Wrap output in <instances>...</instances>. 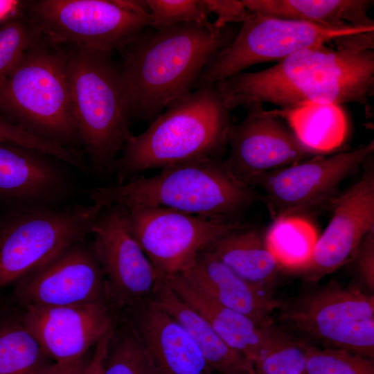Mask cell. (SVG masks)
<instances>
[{
	"label": "cell",
	"instance_id": "cell-1",
	"mask_svg": "<svg viewBox=\"0 0 374 374\" xmlns=\"http://www.w3.org/2000/svg\"><path fill=\"white\" fill-rule=\"evenodd\" d=\"M373 79L374 50L319 45L299 50L264 70L240 72L216 84L231 111L255 102L283 110L312 103L366 105Z\"/></svg>",
	"mask_w": 374,
	"mask_h": 374
},
{
	"label": "cell",
	"instance_id": "cell-2",
	"mask_svg": "<svg viewBox=\"0 0 374 374\" xmlns=\"http://www.w3.org/2000/svg\"><path fill=\"white\" fill-rule=\"evenodd\" d=\"M238 31L210 21L141 30L121 52L132 116L154 121L170 103L190 93L211 57Z\"/></svg>",
	"mask_w": 374,
	"mask_h": 374
},
{
	"label": "cell",
	"instance_id": "cell-3",
	"mask_svg": "<svg viewBox=\"0 0 374 374\" xmlns=\"http://www.w3.org/2000/svg\"><path fill=\"white\" fill-rule=\"evenodd\" d=\"M231 118L216 83L172 102L145 131L125 143L114 166L117 184L153 168L221 158L227 150Z\"/></svg>",
	"mask_w": 374,
	"mask_h": 374
},
{
	"label": "cell",
	"instance_id": "cell-4",
	"mask_svg": "<svg viewBox=\"0 0 374 374\" xmlns=\"http://www.w3.org/2000/svg\"><path fill=\"white\" fill-rule=\"evenodd\" d=\"M92 203L158 206L212 218L241 220L253 204L263 201L254 188L237 181L221 158L205 157L161 168L152 177L90 190ZM242 221V220H241Z\"/></svg>",
	"mask_w": 374,
	"mask_h": 374
},
{
	"label": "cell",
	"instance_id": "cell-5",
	"mask_svg": "<svg viewBox=\"0 0 374 374\" xmlns=\"http://www.w3.org/2000/svg\"><path fill=\"white\" fill-rule=\"evenodd\" d=\"M67 69L78 136L89 169L98 175L114 172L130 138V91L121 65L112 52L66 46Z\"/></svg>",
	"mask_w": 374,
	"mask_h": 374
},
{
	"label": "cell",
	"instance_id": "cell-6",
	"mask_svg": "<svg viewBox=\"0 0 374 374\" xmlns=\"http://www.w3.org/2000/svg\"><path fill=\"white\" fill-rule=\"evenodd\" d=\"M67 60L66 46L42 36L0 87V115L34 136L80 150Z\"/></svg>",
	"mask_w": 374,
	"mask_h": 374
},
{
	"label": "cell",
	"instance_id": "cell-7",
	"mask_svg": "<svg viewBox=\"0 0 374 374\" xmlns=\"http://www.w3.org/2000/svg\"><path fill=\"white\" fill-rule=\"evenodd\" d=\"M103 208L91 203L1 210L0 291L84 240Z\"/></svg>",
	"mask_w": 374,
	"mask_h": 374
},
{
	"label": "cell",
	"instance_id": "cell-8",
	"mask_svg": "<svg viewBox=\"0 0 374 374\" xmlns=\"http://www.w3.org/2000/svg\"><path fill=\"white\" fill-rule=\"evenodd\" d=\"M26 16L50 42L120 53L150 16L145 1L31 0Z\"/></svg>",
	"mask_w": 374,
	"mask_h": 374
},
{
	"label": "cell",
	"instance_id": "cell-9",
	"mask_svg": "<svg viewBox=\"0 0 374 374\" xmlns=\"http://www.w3.org/2000/svg\"><path fill=\"white\" fill-rule=\"evenodd\" d=\"M371 31L374 27L327 26L249 11L233 40L208 60L195 88L216 83L257 64L278 62L303 48Z\"/></svg>",
	"mask_w": 374,
	"mask_h": 374
},
{
	"label": "cell",
	"instance_id": "cell-10",
	"mask_svg": "<svg viewBox=\"0 0 374 374\" xmlns=\"http://www.w3.org/2000/svg\"><path fill=\"white\" fill-rule=\"evenodd\" d=\"M281 310L279 320L303 340L373 360V294L331 280L303 294Z\"/></svg>",
	"mask_w": 374,
	"mask_h": 374
},
{
	"label": "cell",
	"instance_id": "cell-11",
	"mask_svg": "<svg viewBox=\"0 0 374 374\" xmlns=\"http://www.w3.org/2000/svg\"><path fill=\"white\" fill-rule=\"evenodd\" d=\"M126 208L130 231L159 280L186 271L201 251L244 226L241 220L202 217L158 206Z\"/></svg>",
	"mask_w": 374,
	"mask_h": 374
},
{
	"label": "cell",
	"instance_id": "cell-12",
	"mask_svg": "<svg viewBox=\"0 0 374 374\" xmlns=\"http://www.w3.org/2000/svg\"><path fill=\"white\" fill-rule=\"evenodd\" d=\"M91 233L105 278L107 301L114 310L121 314L150 300L161 280L130 231L126 206L104 207Z\"/></svg>",
	"mask_w": 374,
	"mask_h": 374
},
{
	"label": "cell",
	"instance_id": "cell-13",
	"mask_svg": "<svg viewBox=\"0 0 374 374\" xmlns=\"http://www.w3.org/2000/svg\"><path fill=\"white\" fill-rule=\"evenodd\" d=\"M373 151L372 140L348 152L317 155L265 174L253 188L264 190L263 201L273 220L298 215L330 203L342 181Z\"/></svg>",
	"mask_w": 374,
	"mask_h": 374
},
{
	"label": "cell",
	"instance_id": "cell-14",
	"mask_svg": "<svg viewBox=\"0 0 374 374\" xmlns=\"http://www.w3.org/2000/svg\"><path fill=\"white\" fill-rule=\"evenodd\" d=\"M246 116L231 124L227 133L229 154L224 160L233 177L252 187L269 172L317 156L307 150L279 115L255 102Z\"/></svg>",
	"mask_w": 374,
	"mask_h": 374
},
{
	"label": "cell",
	"instance_id": "cell-15",
	"mask_svg": "<svg viewBox=\"0 0 374 374\" xmlns=\"http://www.w3.org/2000/svg\"><path fill=\"white\" fill-rule=\"evenodd\" d=\"M12 300L21 308L108 303L93 244L82 240L63 250L15 284Z\"/></svg>",
	"mask_w": 374,
	"mask_h": 374
},
{
	"label": "cell",
	"instance_id": "cell-16",
	"mask_svg": "<svg viewBox=\"0 0 374 374\" xmlns=\"http://www.w3.org/2000/svg\"><path fill=\"white\" fill-rule=\"evenodd\" d=\"M373 154L363 164L359 181L334 198L332 217L318 238L308 265L298 272L315 283L354 258L363 238L374 233V165Z\"/></svg>",
	"mask_w": 374,
	"mask_h": 374
},
{
	"label": "cell",
	"instance_id": "cell-17",
	"mask_svg": "<svg viewBox=\"0 0 374 374\" xmlns=\"http://www.w3.org/2000/svg\"><path fill=\"white\" fill-rule=\"evenodd\" d=\"M19 318L55 362L89 353L115 328L119 314L107 302L69 306H28Z\"/></svg>",
	"mask_w": 374,
	"mask_h": 374
},
{
	"label": "cell",
	"instance_id": "cell-18",
	"mask_svg": "<svg viewBox=\"0 0 374 374\" xmlns=\"http://www.w3.org/2000/svg\"><path fill=\"white\" fill-rule=\"evenodd\" d=\"M65 164L37 150L0 143V207L62 206L75 190Z\"/></svg>",
	"mask_w": 374,
	"mask_h": 374
},
{
	"label": "cell",
	"instance_id": "cell-19",
	"mask_svg": "<svg viewBox=\"0 0 374 374\" xmlns=\"http://www.w3.org/2000/svg\"><path fill=\"white\" fill-rule=\"evenodd\" d=\"M145 348L156 374H213L187 331L150 301L121 314Z\"/></svg>",
	"mask_w": 374,
	"mask_h": 374
},
{
	"label": "cell",
	"instance_id": "cell-20",
	"mask_svg": "<svg viewBox=\"0 0 374 374\" xmlns=\"http://www.w3.org/2000/svg\"><path fill=\"white\" fill-rule=\"evenodd\" d=\"M181 274L220 304L258 323L272 322L270 314L285 305L270 292L240 278L206 249Z\"/></svg>",
	"mask_w": 374,
	"mask_h": 374
},
{
	"label": "cell",
	"instance_id": "cell-21",
	"mask_svg": "<svg viewBox=\"0 0 374 374\" xmlns=\"http://www.w3.org/2000/svg\"><path fill=\"white\" fill-rule=\"evenodd\" d=\"M162 280L230 347L243 354L253 363L279 328L272 322L256 323L245 315L223 306L181 274Z\"/></svg>",
	"mask_w": 374,
	"mask_h": 374
},
{
	"label": "cell",
	"instance_id": "cell-22",
	"mask_svg": "<svg viewBox=\"0 0 374 374\" xmlns=\"http://www.w3.org/2000/svg\"><path fill=\"white\" fill-rule=\"evenodd\" d=\"M179 323L196 343L210 368L219 374H255L253 363L230 347L195 311L161 280L149 300Z\"/></svg>",
	"mask_w": 374,
	"mask_h": 374
},
{
	"label": "cell",
	"instance_id": "cell-23",
	"mask_svg": "<svg viewBox=\"0 0 374 374\" xmlns=\"http://www.w3.org/2000/svg\"><path fill=\"white\" fill-rule=\"evenodd\" d=\"M206 249L240 278L267 291L283 270L260 231L245 225L220 236Z\"/></svg>",
	"mask_w": 374,
	"mask_h": 374
},
{
	"label": "cell",
	"instance_id": "cell-24",
	"mask_svg": "<svg viewBox=\"0 0 374 374\" xmlns=\"http://www.w3.org/2000/svg\"><path fill=\"white\" fill-rule=\"evenodd\" d=\"M250 12L327 26L374 27L373 0H241Z\"/></svg>",
	"mask_w": 374,
	"mask_h": 374
},
{
	"label": "cell",
	"instance_id": "cell-25",
	"mask_svg": "<svg viewBox=\"0 0 374 374\" xmlns=\"http://www.w3.org/2000/svg\"><path fill=\"white\" fill-rule=\"evenodd\" d=\"M281 114L299 141L316 155L337 150L347 136L348 120L340 105L312 103Z\"/></svg>",
	"mask_w": 374,
	"mask_h": 374
},
{
	"label": "cell",
	"instance_id": "cell-26",
	"mask_svg": "<svg viewBox=\"0 0 374 374\" xmlns=\"http://www.w3.org/2000/svg\"><path fill=\"white\" fill-rule=\"evenodd\" d=\"M317 239L314 226L299 215L274 220L264 236L282 269L296 273L308 265Z\"/></svg>",
	"mask_w": 374,
	"mask_h": 374
},
{
	"label": "cell",
	"instance_id": "cell-27",
	"mask_svg": "<svg viewBox=\"0 0 374 374\" xmlns=\"http://www.w3.org/2000/svg\"><path fill=\"white\" fill-rule=\"evenodd\" d=\"M55 363L19 317L0 320V374H44Z\"/></svg>",
	"mask_w": 374,
	"mask_h": 374
},
{
	"label": "cell",
	"instance_id": "cell-28",
	"mask_svg": "<svg viewBox=\"0 0 374 374\" xmlns=\"http://www.w3.org/2000/svg\"><path fill=\"white\" fill-rule=\"evenodd\" d=\"M103 374H156L143 343L121 315L109 341Z\"/></svg>",
	"mask_w": 374,
	"mask_h": 374
},
{
	"label": "cell",
	"instance_id": "cell-29",
	"mask_svg": "<svg viewBox=\"0 0 374 374\" xmlns=\"http://www.w3.org/2000/svg\"><path fill=\"white\" fill-rule=\"evenodd\" d=\"M255 374H305V341L278 328L253 362Z\"/></svg>",
	"mask_w": 374,
	"mask_h": 374
},
{
	"label": "cell",
	"instance_id": "cell-30",
	"mask_svg": "<svg viewBox=\"0 0 374 374\" xmlns=\"http://www.w3.org/2000/svg\"><path fill=\"white\" fill-rule=\"evenodd\" d=\"M305 374H374V362L344 350L320 349L305 341Z\"/></svg>",
	"mask_w": 374,
	"mask_h": 374
},
{
	"label": "cell",
	"instance_id": "cell-31",
	"mask_svg": "<svg viewBox=\"0 0 374 374\" xmlns=\"http://www.w3.org/2000/svg\"><path fill=\"white\" fill-rule=\"evenodd\" d=\"M42 34L26 16L0 27V87Z\"/></svg>",
	"mask_w": 374,
	"mask_h": 374
},
{
	"label": "cell",
	"instance_id": "cell-32",
	"mask_svg": "<svg viewBox=\"0 0 374 374\" xmlns=\"http://www.w3.org/2000/svg\"><path fill=\"white\" fill-rule=\"evenodd\" d=\"M150 26L159 29L182 23L209 22L197 0H146Z\"/></svg>",
	"mask_w": 374,
	"mask_h": 374
},
{
	"label": "cell",
	"instance_id": "cell-33",
	"mask_svg": "<svg viewBox=\"0 0 374 374\" xmlns=\"http://www.w3.org/2000/svg\"><path fill=\"white\" fill-rule=\"evenodd\" d=\"M0 143L28 148L55 158H60L64 151L62 145L34 136L16 126L1 115Z\"/></svg>",
	"mask_w": 374,
	"mask_h": 374
},
{
	"label": "cell",
	"instance_id": "cell-34",
	"mask_svg": "<svg viewBox=\"0 0 374 374\" xmlns=\"http://www.w3.org/2000/svg\"><path fill=\"white\" fill-rule=\"evenodd\" d=\"M199 3L207 17L211 13L217 16L214 24L220 28L233 23H242L249 13L241 0H202Z\"/></svg>",
	"mask_w": 374,
	"mask_h": 374
},
{
	"label": "cell",
	"instance_id": "cell-35",
	"mask_svg": "<svg viewBox=\"0 0 374 374\" xmlns=\"http://www.w3.org/2000/svg\"><path fill=\"white\" fill-rule=\"evenodd\" d=\"M352 261L362 282L371 291L374 290V233H369L362 240Z\"/></svg>",
	"mask_w": 374,
	"mask_h": 374
},
{
	"label": "cell",
	"instance_id": "cell-36",
	"mask_svg": "<svg viewBox=\"0 0 374 374\" xmlns=\"http://www.w3.org/2000/svg\"><path fill=\"white\" fill-rule=\"evenodd\" d=\"M332 42L337 49L353 51L374 50V31L344 36Z\"/></svg>",
	"mask_w": 374,
	"mask_h": 374
},
{
	"label": "cell",
	"instance_id": "cell-37",
	"mask_svg": "<svg viewBox=\"0 0 374 374\" xmlns=\"http://www.w3.org/2000/svg\"><path fill=\"white\" fill-rule=\"evenodd\" d=\"M113 331L101 338L96 344L94 350L84 374H103L107 348Z\"/></svg>",
	"mask_w": 374,
	"mask_h": 374
},
{
	"label": "cell",
	"instance_id": "cell-38",
	"mask_svg": "<svg viewBox=\"0 0 374 374\" xmlns=\"http://www.w3.org/2000/svg\"><path fill=\"white\" fill-rule=\"evenodd\" d=\"M26 7V1L0 0V27L24 17Z\"/></svg>",
	"mask_w": 374,
	"mask_h": 374
},
{
	"label": "cell",
	"instance_id": "cell-39",
	"mask_svg": "<svg viewBox=\"0 0 374 374\" xmlns=\"http://www.w3.org/2000/svg\"><path fill=\"white\" fill-rule=\"evenodd\" d=\"M91 357L87 353L72 361L55 362L44 374H84Z\"/></svg>",
	"mask_w": 374,
	"mask_h": 374
}]
</instances>
